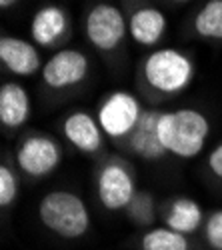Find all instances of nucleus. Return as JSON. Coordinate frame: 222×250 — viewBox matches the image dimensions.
Wrapping results in <instances>:
<instances>
[{
  "label": "nucleus",
  "mask_w": 222,
  "mask_h": 250,
  "mask_svg": "<svg viewBox=\"0 0 222 250\" xmlns=\"http://www.w3.org/2000/svg\"><path fill=\"white\" fill-rule=\"evenodd\" d=\"M64 160L62 142L42 130H28L18 138L14 164L26 180H42L54 174Z\"/></svg>",
  "instance_id": "6"
},
{
  "label": "nucleus",
  "mask_w": 222,
  "mask_h": 250,
  "mask_svg": "<svg viewBox=\"0 0 222 250\" xmlns=\"http://www.w3.org/2000/svg\"><path fill=\"white\" fill-rule=\"evenodd\" d=\"M0 64L6 74L18 78H32L42 72V56L32 40L4 34L0 38Z\"/></svg>",
  "instance_id": "13"
},
{
  "label": "nucleus",
  "mask_w": 222,
  "mask_h": 250,
  "mask_svg": "<svg viewBox=\"0 0 222 250\" xmlns=\"http://www.w3.org/2000/svg\"><path fill=\"white\" fill-rule=\"evenodd\" d=\"M82 30L92 50L106 60L120 56L130 38L122 6H116L108 0H96L86 8Z\"/></svg>",
  "instance_id": "4"
},
{
  "label": "nucleus",
  "mask_w": 222,
  "mask_h": 250,
  "mask_svg": "<svg viewBox=\"0 0 222 250\" xmlns=\"http://www.w3.org/2000/svg\"><path fill=\"white\" fill-rule=\"evenodd\" d=\"M122 10L134 44L146 50H154L162 44L168 32V18L156 4L148 0H122Z\"/></svg>",
  "instance_id": "9"
},
{
  "label": "nucleus",
  "mask_w": 222,
  "mask_h": 250,
  "mask_svg": "<svg viewBox=\"0 0 222 250\" xmlns=\"http://www.w3.org/2000/svg\"><path fill=\"white\" fill-rule=\"evenodd\" d=\"M158 134L168 156L190 160L204 150L210 136V120L202 110L194 106H182L176 110L162 108Z\"/></svg>",
  "instance_id": "2"
},
{
  "label": "nucleus",
  "mask_w": 222,
  "mask_h": 250,
  "mask_svg": "<svg viewBox=\"0 0 222 250\" xmlns=\"http://www.w3.org/2000/svg\"><path fill=\"white\" fill-rule=\"evenodd\" d=\"M164 2H168V4H176V6H180V4H188L190 0H164Z\"/></svg>",
  "instance_id": "23"
},
{
  "label": "nucleus",
  "mask_w": 222,
  "mask_h": 250,
  "mask_svg": "<svg viewBox=\"0 0 222 250\" xmlns=\"http://www.w3.org/2000/svg\"><path fill=\"white\" fill-rule=\"evenodd\" d=\"M32 118V98L16 80H4L0 86V124L4 134L22 130Z\"/></svg>",
  "instance_id": "14"
},
{
  "label": "nucleus",
  "mask_w": 222,
  "mask_h": 250,
  "mask_svg": "<svg viewBox=\"0 0 222 250\" xmlns=\"http://www.w3.org/2000/svg\"><path fill=\"white\" fill-rule=\"evenodd\" d=\"M20 194V172L16 164L8 162L6 158L0 164V208L2 212H8L14 208Z\"/></svg>",
  "instance_id": "19"
},
{
  "label": "nucleus",
  "mask_w": 222,
  "mask_h": 250,
  "mask_svg": "<svg viewBox=\"0 0 222 250\" xmlns=\"http://www.w3.org/2000/svg\"><path fill=\"white\" fill-rule=\"evenodd\" d=\"M146 108L144 100L128 90H112L100 98L96 118L104 136L122 148Z\"/></svg>",
  "instance_id": "8"
},
{
  "label": "nucleus",
  "mask_w": 222,
  "mask_h": 250,
  "mask_svg": "<svg viewBox=\"0 0 222 250\" xmlns=\"http://www.w3.org/2000/svg\"><path fill=\"white\" fill-rule=\"evenodd\" d=\"M94 192L108 212H124L138 190L136 168L124 154H102L94 166Z\"/></svg>",
  "instance_id": "5"
},
{
  "label": "nucleus",
  "mask_w": 222,
  "mask_h": 250,
  "mask_svg": "<svg viewBox=\"0 0 222 250\" xmlns=\"http://www.w3.org/2000/svg\"><path fill=\"white\" fill-rule=\"evenodd\" d=\"M196 62L190 52L174 46H158L138 60L134 84L148 106H160L184 94L194 82Z\"/></svg>",
  "instance_id": "1"
},
{
  "label": "nucleus",
  "mask_w": 222,
  "mask_h": 250,
  "mask_svg": "<svg viewBox=\"0 0 222 250\" xmlns=\"http://www.w3.org/2000/svg\"><path fill=\"white\" fill-rule=\"evenodd\" d=\"M124 216L132 226L140 228V230H148L160 220V204L150 190L138 188L128 206L124 208Z\"/></svg>",
  "instance_id": "18"
},
{
  "label": "nucleus",
  "mask_w": 222,
  "mask_h": 250,
  "mask_svg": "<svg viewBox=\"0 0 222 250\" xmlns=\"http://www.w3.org/2000/svg\"><path fill=\"white\" fill-rule=\"evenodd\" d=\"M204 218L206 214L202 206L190 196H172L160 204V222H162V226L172 228L180 234H200Z\"/></svg>",
  "instance_id": "15"
},
{
  "label": "nucleus",
  "mask_w": 222,
  "mask_h": 250,
  "mask_svg": "<svg viewBox=\"0 0 222 250\" xmlns=\"http://www.w3.org/2000/svg\"><path fill=\"white\" fill-rule=\"evenodd\" d=\"M200 238L210 250H222V208L210 210L204 218Z\"/></svg>",
  "instance_id": "20"
},
{
  "label": "nucleus",
  "mask_w": 222,
  "mask_h": 250,
  "mask_svg": "<svg viewBox=\"0 0 222 250\" xmlns=\"http://www.w3.org/2000/svg\"><path fill=\"white\" fill-rule=\"evenodd\" d=\"M136 250H194L192 236L180 234L166 226H154L142 230L134 242Z\"/></svg>",
  "instance_id": "16"
},
{
  "label": "nucleus",
  "mask_w": 222,
  "mask_h": 250,
  "mask_svg": "<svg viewBox=\"0 0 222 250\" xmlns=\"http://www.w3.org/2000/svg\"><path fill=\"white\" fill-rule=\"evenodd\" d=\"M90 70L92 62L84 50L64 46L44 62L40 72V86L48 96H66L84 84L90 78Z\"/></svg>",
  "instance_id": "7"
},
{
  "label": "nucleus",
  "mask_w": 222,
  "mask_h": 250,
  "mask_svg": "<svg viewBox=\"0 0 222 250\" xmlns=\"http://www.w3.org/2000/svg\"><path fill=\"white\" fill-rule=\"evenodd\" d=\"M72 36V18L68 8L56 2L42 4L30 20V40L44 50H60Z\"/></svg>",
  "instance_id": "11"
},
{
  "label": "nucleus",
  "mask_w": 222,
  "mask_h": 250,
  "mask_svg": "<svg viewBox=\"0 0 222 250\" xmlns=\"http://www.w3.org/2000/svg\"><path fill=\"white\" fill-rule=\"evenodd\" d=\"M36 214L40 224L60 240H80L92 228L88 204L80 194L66 188L46 192L38 200Z\"/></svg>",
  "instance_id": "3"
},
{
  "label": "nucleus",
  "mask_w": 222,
  "mask_h": 250,
  "mask_svg": "<svg viewBox=\"0 0 222 250\" xmlns=\"http://www.w3.org/2000/svg\"><path fill=\"white\" fill-rule=\"evenodd\" d=\"M190 32L198 40L222 42V0H206L194 12L190 20Z\"/></svg>",
  "instance_id": "17"
},
{
  "label": "nucleus",
  "mask_w": 222,
  "mask_h": 250,
  "mask_svg": "<svg viewBox=\"0 0 222 250\" xmlns=\"http://www.w3.org/2000/svg\"><path fill=\"white\" fill-rule=\"evenodd\" d=\"M206 170H208V174L214 180L222 182V140L208 152V156H206Z\"/></svg>",
  "instance_id": "21"
},
{
  "label": "nucleus",
  "mask_w": 222,
  "mask_h": 250,
  "mask_svg": "<svg viewBox=\"0 0 222 250\" xmlns=\"http://www.w3.org/2000/svg\"><path fill=\"white\" fill-rule=\"evenodd\" d=\"M58 128H60L62 138L80 154L90 156V158L102 156L106 136H104L102 128H100L96 114H92L84 108L68 110L60 118Z\"/></svg>",
  "instance_id": "10"
},
{
  "label": "nucleus",
  "mask_w": 222,
  "mask_h": 250,
  "mask_svg": "<svg viewBox=\"0 0 222 250\" xmlns=\"http://www.w3.org/2000/svg\"><path fill=\"white\" fill-rule=\"evenodd\" d=\"M18 2H20V0H0V8H2V10H10V8H14Z\"/></svg>",
  "instance_id": "22"
},
{
  "label": "nucleus",
  "mask_w": 222,
  "mask_h": 250,
  "mask_svg": "<svg viewBox=\"0 0 222 250\" xmlns=\"http://www.w3.org/2000/svg\"><path fill=\"white\" fill-rule=\"evenodd\" d=\"M160 114H162V108L148 106L146 104L136 128L132 130V134L128 136V140L122 146L126 156H136L144 162H160L168 156L166 148L162 146V142H160V134H158Z\"/></svg>",
  "instance_id": "12"
}]
</instances>
